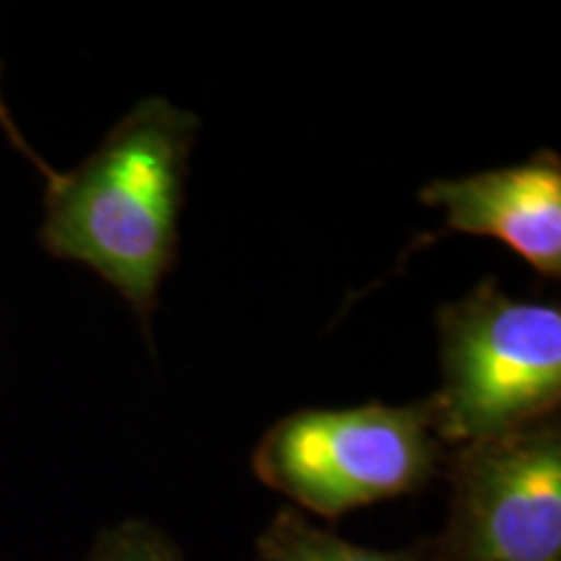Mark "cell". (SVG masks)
<instances>
[{
  "instance_id": "52a82bcc",
  "label": "cell",
  "mask_w": 561,
  "mask_h": 561,
  "mask_svg": "<svg viewBox=\"0 0 561 561\" xmlns=\"http://www.w3.org/2000/svg\"><path fill=\"white\" fill-rule=\"evenodd\" d=\"M81 561H185L167 533L144 520L102 530Z\"/></svg>"
},
{
  "instance_id": "ba28073f",
  "label": "cell",
  "mask_w": 561,
  "mask_h": 561,
  "mask_svg": "<svg viewBox=\"0 0 561 561\" xmlns=\"http://www.w3.org/2000/svg\"><path fill=\"white\" fill-rule=\"evenodd\" d=\"M0 73H3V68H0ZM0 130H3V136L11 140V146L21 153V157H24L26 161H32L34 170H37L42 178H45V182H50L55 174H58V170H53V167L47 164V161L42 159L37 151L32 149V144H30V140H26L24 133H21L16 121H13L9 104H5V100H3V91H0Z\"/></svg>"
},
{
  "instance_id": "3957f363",
  "label": "cell",
  "mask_w": 561,
  "mask_h": 561,
  "mask_svg": "<svg viewBox=\"0 0 561 561\" xmlns=\"http://www.w3.org/2000/svg\"><path fill=\"white\" fill-rule=\"evenodd\" d=\"M439 462L442 439L430 398L409 405L289 413L252 453V471L265 486L328 520L416 494Z\"/></svg>"
},
{
  "instance_id": "5b68a950",
  "label": "cell",
  "mask_w": 561,
  "mask_h": 561,
  "mask_svg": "<svg viewBox=\"0 0 561 561\" xmlns=\"http://www.w3.org/2000/svg\"><path fill=\"white\" fill-rule=\"evenodd\" d=\"M419 201L445 210V229L491 237L517 252L538 276L561 278V159L538 151L523 164L458 180H434Z\"/></svg>"
},
{
  "instance_id": "6da1fadb",
  "label": "cell",
  "mask_w": 561,
  "mask_h": 561,
  "mask_svg": "<svg viewBox=\"0 0 561 561\" xmlns=\"http://www.w3.org/2000/svg\"><path fill=\"white\" fill-rule=\"evenodd\" d=\"M201 121L164 96L138 102L76 170L47 182L42 248L87 265L149 328L178 263L180 214Z\"/></svg>"
},
{
  "instance_id": "277c9868",
  "label": "cell",
  "mask_w": 561,
  "mask_h": 561,
  "mask_svg": "<svg viewBox=\"0 0 561 561\" xmlns=\"http://www.w3.org/2000/svg\"><path fill=\"white\" fill-rule=\"evenodd\" d=\"M432 561H561V421L460 445Z\"/></svg>"
},
{
  "instance_id": "8992f818",
  "label": "cell",
  "mask_w": 561,
  "mask_h": 561,
  "mask_svg": "<svg viewBox=\"0 0 561 561\" xmlns=\"http://www.w3.org/2000/svg\"><path fill=\"white\" fill-rule=\"evenodd\" d=\"M421 549H367L346 538L322 530L299 515L297 510H280L261 533L255 561H426Z\"/></svg>"
},
{
  "instance_id": "7a4b0ae2",
  "label": "cell",
  "mask_w": 561,
  "mask_h": 561,
  "mask_svg": "<svg viewBox=\"0 0 561 561\" xmlns=\"http://www.w3.org/2000/svg\"><path fill=\"white\" fill-rule=\"evenodd\" d=\"M442 385L430 398L442 445H468L559 416L561 307L481 280L437 314Z\"/></svg>"
}]
</instances>
